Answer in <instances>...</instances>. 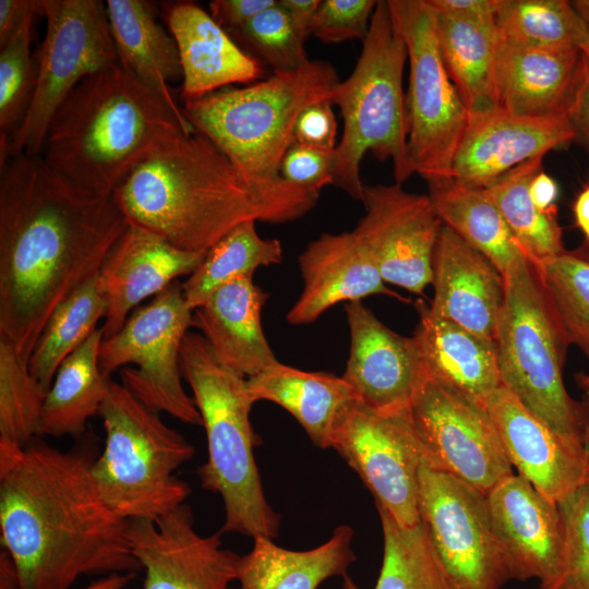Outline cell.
Wrapping results in <instances>:
<instances>
[{"instance_id":"9a60e30c","label":"cell","mask_w":589,"mask_h":589,"mask_svg":"<svg viewBox=\"0 0 589 589\" xmlns=\"http://www.w3.org/2000/svg\"><path fill=\"white\" fill-rule=\"evenodd\" d=\"M332 448L359 474L377 508L401 527L420 522L422 453L409 409L377 411L352 400L335 426Z\"/></svg>"},{"instance_id":"d6986e66","label":"cell","mask_w":589,"mask_h":589,"mask_svg":"<svg viewBox=\"0 0 589 589\" xmlns=\"http://www.w3.org/2000/svg\"><path fill=\"white\" fill-rule=\"evenodd\" d=\"M574 142L567 115L530 118L497 106L468 112L452 179L484 188L518 165Z\"/></svg>"},{"instance_id":"d4e9b609","label":"cell","mask_w":589,"mask_h":589,"mask_svg":"<svg viewBox=\"0 0 589 589\" xmlns=\"http://www.w3.org/2000/svg\"><path fill=\"white\" fill-rule=\"evenodd\" d=\"M303 288L286 318L292 325L316 321L340 302L372 294L402 299L386 287L376 264L354 230L322 233L298 257Z\"/></svg>"},{"instance_id":"816d5d0a","label":"cell","mask_w":589,"mask_h":589,"mask_svg":"<svg viewBox=\"0 0 589 589\" xmlns=\"http://www.w3.org/2000/svg\"><path fill=\"white\" fill-rule=\"evenodd\" d=\"M574 142L589 151V58L576 99L567 113Z\"/></svg>"},{"instance_id":"e575fe53","label":"cell","mask_w":589,"mask_h":589,"mask_svg":"<svg viewBox=\"0 0 589 589\" xmlns=\"http://www.w3.org/2000/svg\"><path fill=\"white\" fill-rule=\"evenodd\" d=\"M543 157L531 158L482 188L525 254L533 262H542L567 251L557 214L541 212L529 194L532 178L542 170Z\"/></svg>"},{"instance_id":"484cf974","label":"cell","mask_w":589,"mask_h":589,"mask_svg":"<svg viewBox=\"0 0 589 589\" xmlns=\"http://www.w3.org/2000/svg\"><path fill=\"white\" fill-rule=\"evenodd\" d=\"M166 19L179 51L180 94L184 100L203 97L231 84L250 85L263 77L260 59L241 49L199 4H172Z\"/></svg>"},{"instance_id":"8d00e7d4","label":"cell","mask_w":589,"mask_h":589,"mask_svg":"<svg viewBox=\"0 0 589 589\" xmlns=\"http://www.w3.org/2000/svg\"><path fill=\"white\" fill-rule=\"evenodd\" d=\"M106 310V301L95 276L52 312L28 360L32 375L46 393L60 364L97 329V323L105 318Z\"/></svg>"},{"instance_id":"d590c367","label":"cell","mask_w":589,"mask_h":589,"mask_svg":"<svg viewBox=\"0 0 589 589\" xmlns=\"http://www.w3.org/2000/svg\"><path fill=\"white\" fill-rule=\"evenodd\" d=\"M255 224L248 220L233 227L207 250L201 265L182 284L185 300L193 311L220 286L253 277L260 267L281 263L280 242L262 238Z\"/></svg>"},{"instance_id":"f1b7e54d","label":"cell","mask_w":589,"mask_h":589,"mask_svg":"<svg viewBox=\"0 0 589 589\" xmlns=\"http://www.w3.org/2000/svg\"><path fill=\"white\" fill-rule=\"evenodd\" d=\"M245 384L253 402L268 400L285 408L321 448L332 447L341 413L357 399L342 376L303 371L279 361L248 377Z\"/></svg>"},{"instance_id":"44dd1931","label":"cell","mask_w":589,"mask_h":589,"mask_svg":"<svg viewBox=\"0 0 589 589\" xmlns=\"http://www.w3.org/2000/svg\"><path fill=\"white\" fill-rule=\"evenodd\" d=\"M206 252L178 249L158 235L128 224L97 275L107 306L104 338L117 334L142 301L155 297L178 277L190 276Z\"/></svg>"},{"instance_id":"681fc988","label":"cell","mask_w":589,"mask_h":589,"mask_svg":"<svg viewBox=\"0 0 589 589\" xmlns=\"http://www.w3.org/2000/svg\"><path fill=\"white\" fill-rule=\"evenodd\" d=\"M277 0H213L209 14L229 34L238 31Z\"/></svg>"},{"instance_id":"5b68a950","label":"cell","mask_w":589,"mask_h":589,"mask_svg":"<svg viewBox=\"0 0 589 589\" xmlns=\"http://www.w3.org/2000/svg\"><path fill=\"white\" fill-rule=\"evenodd\" d=\"M180 368L207 438V460L197 473L203 489L223 500V532L273 540L280 519L265 497L253 455L260 441L250 421L254 402L247 378L220 363L207 340L196 333L184 336Z\"/></svg>"},{"instance_id":"9f6ffc18","label":"cell","mask_w":589,"mask_h":589,"mask_svg":"<svg viewBox=\"0 0 589 589\" xmlns=\"http://www.w3.org/2000/svg\"><path fill=\"white\" fill-rule=\"evenodd\" d=\"M574 215L576 225L584 233L586 244L589 247V184L578 194L574 203Z\"/></svg>"},{"instance_id":"83f0119b","label":"cell","mask_w":589,"mask_h":589,"mask_svg":"<svg viewBox=\"0 0 589 589\" xmlns=\"http://www.w3.org/2000/svg\"><path fill=\"white\" fill-rule=\"evenodd\" d=\"M419 323L412 336L424 371L482 402L502 385L495 340L481 337L416 303Z\"/></svg>"},{"instance_id":"f35d334b","label":"cell","mask_w":589,"mask_h":589,"mask_svg":"<svg viewBox=\"0 0 589 589\" xmlns=\"http://www.w3.org/2000/svg\"><path fill=\"white\" fill-rule=\"evenodd\" d=\"M384 538L382 567L373 589H450L437 563L423 524L399 526L377 508ZM342 589H360L344 576Z\"/></svg>"},{"instance_id":"680465c9","label":"cell","mask_w":589,"mask_h":589,"mask_svg":"<svg viewBox=\"0 0 589 589\" xmlns=\"http://www.w3.org/2000/svg\"><path fill=\"white\" fill-rule=\"evenodd\" d=\"M574 378L577 386L584 394V405L589 410V374L579 372L575 374Z\"/></svg>"},{"instance_id":"ab89813d","label":"cell","mask_w":589,"mask_h":589,"mask_svg":"<svg viewBox=\"0 0 589 589\" xmlns=\"http://www.w3.org/2000/svg\"><path fill=\"white\" fill-rule=\"evenodd\" d=\"M534 263L567 342L589 359V260L566 251Z\"/></svg>"},{"instance_id":"3957f363","label":"cell","mask_w":589,"mask_h":589,"mask_svg":"<svg viewBox=\"0 0 589 589\" xmlns=\"http://www.w3.org/2000/svg\"><path fill=\"white\" fill-rule=\"evenodd\" d=\"M128 223L178 249L206 252L237 225L301 218L320 193L284 179L249 181L207 136L194 130L139 164L115 190Z\"/></svg>"},{"instance_id":"11a10c76","label":"cell","mask_w":589,"mask_h":589,"mask_svg":"<svg viewBox=\"0 0 589 589\" xmlns=\"http://www.w3.org/2000/svg\"><path fill=\"white\" fill-rule=\"evenodd\" d=\"M0 589H20V576L16 564L10 553L0 550Z\"/></svg>"},{"instance_id":"7402d4cb","label":"cell","mask_w":589,"mask_h":589,"mask_svg":"<svg viewBox=\"0 0 589 589\" xmlns=\"http://www.w3.org/2000/svg\"><path fill=\"white\" fill-rule=\"evenodd\" d=\"M482 404L497 429L512 467L543 496L557 503L589 483L584 449L556 434L506 387L501 386Z\"/></svg>"},{"instance_id":"277c9868","label":"cell","mask_w":589,"mask_h":589,"mask_svg":"<svg viewBox=\"0 0 589 589\" xmlns=\"http://www.w3.org/2000/svg\"><path fill=\"white\" fill-rule=\"evenodd\" d=\"M194 132L118 62L85 77L48 128L41 157L84 190L112 196L143 160Z\"/></svg>"},{"instance_id":"f5cc1de1","label":"cell","mask_w":589,"mask_h":589,"mask_svg":"<svg viewBox=\"0 0 589 589\" xmlns=\"http://www.w3.org/2000/svg\"><path fill=\"white\" fill-rule=\"evenodd\" d=\"M322 0H278L296 33L305 43L311 35L312 23Z\"/></svg>"},{"instance_id":"7bdbcfd3","label":"cell","mask_w":589,"mask_h":589,"mask_svg":"<svg viewBox=\"0 0 589 589\" xmlns=\"http://www.w3.org/2000/svg\"><path fill=\"white\" fill-rule=\"evenodd\" d=\"M563 555L557 575L540 589H589V483L557 502Z\"/></svg>"},{"instance_id":"bcb514c9","label":"cell","mask_w":589,"mask_h":589,"mask_svg":"<svg viewBox=\"0 0 589 589\" xmlns=\"http://www.w3.org/2000/svg\"><path fill=\"white\" fill-rule=\"evenodd\" d=\"M336 166L335 149L316 148L293 142L286 152L280 177L304 190L321 193L334 183Z\"/></svg>"},{"instance_id":"1f68e13d","label":"cell","mask_w":589,"mask_h":589,"mask_svg":"<svg viewBox=\"0 0 589 589\" xmlns=\"http://www.w3.org/2000/svg\"><path fill=\"white\" fill-rule=\"evenodd\" d=\"M104 332L97 328L60 364L46 394L40 435L82 438L88 420L98 414L111 380L99 366Z\"/></svg>"},{"instance_id":"7dc6e473","label":"cell","mask_w":589,"mask_h":589,"mask_svg":"<svg viewBox=\"0 0 589 589\" xmlns=\"http://www.w3.org/2000/svg\"><path fill=\"white\" fill-rule=\"evenodd\" d=\"M330 100H323L306 107L298 117L293 142L324 149H335L337 144V121Z\"/></svg>"},{"instance_id":"603a6c76","label":"cell","mask_w":589,"mask_h":589,"mask_svg":"<svg viewBox=\"0 0 589 589\" xmlns=\"http://www.w3.org/2000/svg\"><path fill=\"white\" fill-rule=\"evenodd\" d=\"M588 58L573 47L521 46L500 36L494 62L497 107L530 118L567 115Z\"/></svg>"},{"instance_id":"4dcf8cb0","label":"cell","mask_w":589,"mask_h":589,"mask_svg":"<svg viewBox=\"0 0 589 589\" xmlns=\"http://www.w3.org/2000/svg\"><path fill=\"white\" fill-rule=\"evenodd\" d=\"M353 530L342 525L323 544L306 551L281 548L272 539H254L253 549L240 556L239 589H317L327 578L346 576L354 562Z\"/></svg>"},{"instance_id":"ba28073f","label":"cell","mask_w":589,"mask_h":589,"mask_svg":"<svg viewBox=\"0 0 589 589\" xmlns=\"http://www.w3.org/2000/svg\"><path fill=\"white\" fill-rule=\"evenodd\" d=\"M506 297L496 332L502 385L536 417L582 448L589 410L563 382L567 342L537 264L525 253L504 275Z\"/></svg>"},{"instance_id":"8fae6325","label":"cell","mask_w":589,"mask_h":589,"mask_svg":"<svg viewBox=\"0 0 589 589\" xmlns=\"http://www.w3.org/2000/svg\"><path fill=\"white\" fill-rule=\"evenodd\" d=\"M409 61L406 94L410 175L426 182L452 179L468 110L441 58L426 0H387Z\"/></svg>"},{"instance_id":"7a4b0ae2","label":"cell","mask_w":589,"mask_h":589,"mask_svg":"<svg viewBox=\"0 0 589 589\" xmlns=\"http://www.w3.org/2000/svg\"><path fill=\"white\" fill-rule=\"evenodd\" d=\"M94 434L69 450L34 438L0 440V539L20 589H70L81 577L141 569L129 520L103 500L92 468Z\"/></svg>"},{"instance_id":"52a82bcc","label":"cell","mask_w":589,"mask_h":589,"mask_svg":"<svg viewBox=\"0 0 589 589\" xmlns=\"http://www.w3.org/2000/svg\"><path fill=\"white\" fill-rule=\"evenodd\" d=\"M407 60V47L394 24L387 0L377 1L354 69L339 82L330 98L344 122L335 148L333 185L356 201L361 202L363 195L360 165L366 152L380 161L392 160L395 182L401 184L411 177L402 89Z\"/></svg>"},{"instance_id":"30bf717a","label":"cell","mask_w":589,"mask_h":589,"mask_svg":"<svg viewBox=\"0 0 589 589\" xmlns=\"http://www.w3.org/2000/svg\"><path fill=\"white\" fill-rule=\"evenodd\" d=\"M46 32L36 60L28 109L0 164L41 154L50 122L73 89L91 74L118 62L106 4L100 0H41Z\"/></svg>"},{"instance_id":"c3c4849f","label":"cell","mask_w":589,"mask_h":589,"mask_svg":"<svg viewBox=\"0 0 589 589\" xmlns=\"http://www.w3.org/2000/svg\"><path fill=\"white\" fill-rule=\"evenodd\" d=\"M438 13L483 26H496L500 0H426Z\"/></svg>"},{"instance_id":"2e32d148","label":"cell","mask_w":589,"mask_h":589,"mask_svg":"<svg viewBox=\"0 0 589 589\" xmlns=\"http://www.w3.org/2000/svg\"><path fill=\"white\" fill-rule=\"evenodd\" d=\"M365 214L353 229L385 283L414 294L432 284V263L443 223L429 195L400 183L364 185Z\"/></svg>"},{"instance_id":"5bb4252c","label":"cell","mask_w":589,"mask_h":589,"mask_svg":"<svg viewBox=\"0 0 589 589\" xmlns=\"http://www.w3.org/2000/svg\"><path fill=\"white\" fill-rule=\"evenodd\" d=\"M409 413L422 458L488 493L513 467L484 405L426 372Z\"/></svg>"},{"instance_id":"91938a15","label":"cell","mask_w":589,"mask_h":589,"mask_svg":"<svg viewBox=\"0 0 589 589\" xmlns=\"http://www.w3.org/2000/svg\"><path fill=\"white\" fill-rule=\"evenodd\" d=\"M570 2L589 29V0H573Z\"/></svg>"},{"instance_id":"ac0fdd59","label":"cell","mask_w":589,"mask_h":589,"mask_svg":"<svg viewBox=\"0 0 589 589\" xmlns=\"http://www.w3.org/2000/svg\"><path fill=\"white\" fill-rule=\"evenodd\" d=\"M486 501L509 580L550 582L560 572L563 555L557 503L515 473L498 481Z\"/></svg>"},{"instance_id":"74e56055","label":"cell","mask_w":589,"mask_h":589,"mask_svg":"<svg viewBox=\"0 0 589 589\" xmlns=\"http://www.w3.org/2000/svg\"><path fill=\"white\" fill-rule=\"evenodd\" d=\"M496 26L510 44L573 47L589 57V29L567 0H500Z\"/></svg>"},{"instance_id":"e0dca14e","label":"cell","mask_w":589,"mask_h":589,"mask_svg":"<svg viewBox=\"0 0 589 589\" xmlns=\"http://www.w3.org/2000/svg\"><path fill=\"white\" fill-rule=\"evenodd\" d=\"M128 536L143 589H230L237 580L240 555L218 534H200L187 503L154 520H129Z\"/></svg>"},{"instance_id":"d6a6232c","label":"cell","mask_w":589,"mask_h":589,"mask_svg":"<svg viewBox=\"0 0 589 589\" xmlns=\"http://www.w3.org/2000/svg\"><path fill=\"white\" fill-rule=\"evenodd\" d=\"M428 184L443 225L485 255L504 276L525 252L485 191L454 179Z\"/></svg>"},{"instance_id":"f546056e","label":"cell","mask_w":589,"mask_h":589,"mask_svg":"<svg viewBox=\"0 0 589 589\" xmlns=\"http://www.w3.org/2000/svg\"><path fill=\"white\" fill-rule=\"evenodd\" d=\"M106 11L118 63L187 119L170 84L182 79L175 38L143 0H107Z\"/></svg>"},{"instance_id":"8992f818","label":"cell","mask_w":589,"mask_h":589,"mask_svg":"<svg viewBox=\"0 0 589 589\" xmlns=\"http://www.w3.org/2000/svg\"><path fill=\"white\" fill-rule=\"evenodd\" d=\"M339 82L332 64L310 60L244 87L183 100L182 111L249 181L272 183L283 179L280 165L293 143L298 117L306 107L330 100Z\"/></svg>"},{"instance_id":"6f0895ef","label":"cell","mask_w":589,"mask_h":589,"mask_svg":"<svg viewBox=\"0 0 589 589\" xmlns=\"http://www.w3.org/2000/svg\"><path fill=\"white\" fill-rule=\"evenodd\" d=\"M135 574H110L100 576L81 589H137L131 587V581Z\"/></svg>"},{"instance_id":"94428289","label":"cell","mask_w":589,"mask_h":589,"mask_svg":"<svg viewBox=\"0 0 589 589\" xmlns=\"http://www.w3.org/2000/svg\"><path fill=\"white\" fill-rule=\"evenodd\" d=\"M582 446H584L586 461H587V465L589 467V418L587 419V421L585 423V426H584Z\"/></svg>"},{"instance_id":"db71d44e","label":"cell","mask_w":589,"mask_h":589,"mask_svg":"<svg viewBox=\"0 0 589 589\" xmlns=\"http://www.w3.org/2000/svg\"><path fill=\"white\" fill-rule=\"evenodd\" d=\"M529 194L533 204L543 213L557 214L555 200L558 194V189L555 181L540 170L529 184Z\"/></svg>"},{"instance_id":"7c38bea8","label":"cell","mask_w":589,"mask_h":589,"mask_svg":"<svg viewBox=\"0 0 589 589\" xmlns=\"http://www.w3.org/2000/svg\"><path fill=\"white\" fill-rule=\"evenodd\" d=\"M192 317L182 284L176 280L133 311L117 334L103 339L99 366L108 377L122 368L121 383L151 410L203 425L181 381L180 351Z\"/></svg>"},{"instance_id":"f6af8a7d","label":"cell","mask_w":589,"mask_h":589,"mask_svg":"<svg viewBox=\"0 0 589 589\" xmlns=\"http://www.w3.org/2000/svg\"><path fill=\"white\" fill-rule=\"evenodd\" d=\"M377 1L322 0L315 13L311 35L327 44L363 39Z\"/></svg>"},{"instance_id":"ee69618b","label":"cell","mask_w":589,"mask_h":589,"mask_svg":"<svg viewBox=\"0 0 589 589\" xmlns=\"http://www.w3.org/2000/svg\"><path fill=\"white\" fill-rule=\"evenodd\" d=\"M274 72L301 68L310 61L304 43L296 33L278 1L233 32Z\"/></svg>"},{"instance_id":"b9f144b4","label":"cell","mask_w":589,"mask_h":589,"mask_svg":"<svg viewBox=\"0 0 589 589\" xmlns=\"http://www.w3.org/2000/svg\"><path fill=\"white\" fill-rule=\"evenodd\" d=\"M34 16L29 15L0 47V136L8 140L23 120L34 92L36 62L31 52Z\"/></svg>"},{"instance_id":"f907efd6","label":"cell","mask_w":589,"mask_h":589,"mask_svg":"<svg viewBox=\"0 0 589 589\" xmlns=\"http://www.w3.org/2000/svg\"><path fill=\"white\" fill-rule=\"evenodd\" d=\"M41 0H0V47L3 46L32 14H40Z\"/></svg>"},{"instance_id":"4316f807","label":"cell","mask_w":589,"mask_h":589,"mask_svg":"<svg viewBox=\"0 0 589 589\" xmlns=\"http://www.w3.org/2000/svg\"><path fill=\"white\" fill-rule=\"evenodd\" d=\"M267 299L253 277H242L214 290L193 311L192 326L201 330L217 360L245 378L278 361L262 327Z\"/></svg>"},{"instance_id":"ffe728a7","label":"cell","mask_w":589,"mask_h":589,"mask_svg":"<svg viewBox=\"0 0 589 589\" xmlns=\"http://www.w3.org/2000/svg\"><path fill=\"white\" fill-rule=\"evenodd\" d=\"M345 310L350 352L342 378L369 408L409 409L425 374L416 340L392 330L361 301L346 303Z\"/></svg>"},{"instance_id":"9c48e42d","label":"cell","mask_w":589,"mask_h":589,"mask_svg":"<svg viewBox=\"0 0 589 589\" xmlns=\"http://www.w3.org/2000/svg\"><path fill=\"white\" fill-rule=\"evenodd\" d=\"M98 416L105 443L92 472L105 503L127 520H154L185 503L190 486L175 471L194 447L122 383L111 381Z\"/></svg>"},{"instance_id":"4fadbf2b","label":"cell","mask_w":589,"mask_h":589,"mask_svg":"<svg viewBox=\"0 0 589 589\" xmlns=\"http://www.w3.org/2000/svg\"><path fill=\"white\" fill-rule=\"evenodd\" d=\"M419 513L450 589H502L509 581L485 493L422 458Z\"/></svg>"},{"instance_id":"60d3db41","label":"cell","mask_w":589,"mask_h":589,"mask_svg":"<svg viewBox=\"0 0 589 589\" xmlns=\"http://www.w3.org/2000/svg\"><path fill=\"white\" fill-rule=\"evenodd\" d=\"M46 394L28 361L0 339V440L25 446L38 437Z\"/></svg>"},{"instance_id":"6da1fadb","label":"cell","mask_w":589,"mask_h":589,"mask_svg":"<svg viewBox=\"0 0 589 589\" xmlns=\"http://www.w3.org/2000/svg\"><path fill=\"white\" fill-rule=\"evenodd\" d=\"M128 220L41 157L0 164V339L26 361L52 312L97 276Z\"/></svg>"},{"instance_id":"836d02e7","label":"cell","mask_w":589,"mask_h":589,"mask_svg":"<svg viewBox=\"0 0 589 589\" xmlns=\"http://www.w3.org/2000/svg\"><path fill=\"white\" fill-rule=\"evenodd\" d=\"M432 12L441 58L468 112L497 106L494 92L497 26L478 25Z\"/></svg>"},{"instance_id":"cb8c5ba5","label":"cell","mask_w":589,"mask_h":589,"mask_svg":"<svg viewBox=\"0 0 589 589\" xmlns=\"http://www.w3.org/2000/svg\"><path fill=\"white\" fill-rule=\"evenodd\" d=\"M432 272L431 314L495 340L506 297L504 276L495 265L443 225Z\"/></svg>"}]
</instances>
